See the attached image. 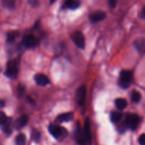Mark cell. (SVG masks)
Returning <instances> with one entry per match:
<instances>
[{"mask_svg":"<svg viewBox=\"0 0 145 145\" xmlns=\"http://www.w3.org/2000/svg\"><path fill=\"white\" fill-rule=\"evenodd\" d=\"M133 72L130 70H122L120 74L119 86L123 89H127L130 86L133 79Z\"/></svg>","mask_w":145,"mask_h":145,"instance_id":"obj_1","label":"cell"},{"mask_svg":"<svg viewBox=\"0 0 145 145\" xmlns=\"http://www.w3.org/2000/svg\"><path fill=\"white\" fill-rule=\"evenodd\" d=\"M140 122V118L135 113H128L126 115L125 119V125L128 128L134 130L138 126Z\"/></svg>","mask_w":145,"mask_h":145,"instance_id":"obj_2","label":"cell"},{"mask_svg":"<svg viewBox=\"0 0 145 145\" xmlns=\"http://www.w3.org/2000/svg\"><path fill=\"white\" fill-rule=\"evenodd\" d=\"M18 62L16 59H11L8 61L7 65L5 75L9 78H15L18 74Z\"/></svg>","mask_w":145,"mask_h":145,"instance_id":"obj_3","label":"cell"},{"mask_svg":"<svg viewBox=\"0 0 145 145\" xmlns=\"http://www.w3.org/2000/svg\"><path fill=\"white\" fill-rule=\"evenodd\" d=\"M91 140L90 123L89 118H86L84 122V126L83 129V145H90L91 144Z\"/></svg>","mask_w":145,"mask_h":145,"instance_id":"obj_4","label":"cell"},{"mask_svg":"<svg viewBox=\"0 0 145 145\" xmlns=\"http://www.w3.org/2000/svg\"><path fill=\"white\" fill-rule=\"evenodd\" d=\"M48 131L55 138H59L67 134L65 128L59 127L57 125L50 124L48 126Z\"/></svg>","mask_w":145,"mask_h":145,"instance_id":"obj_5","label":"cell"},{"mask_svg":"<svg viewBox=\"0 0 145 145\" xmlns=\"http://www.w3.org/2000/svg\"><path fill=\"white\" fill-rule=\"evenodd\" d=\"M72 41L75 43V45L79 48H84L85 45V39L83 33L81 31H75L71 35Z\"/></svg>","mask_w":145,"mask_h":145,"instance_id":"obj_6","label":"cell"},{"mask_svg":"<svg viewBox=\"0 0 145 145\" xmlns=\"http://www.w3.org/2000/svg\"><path fill=\"white\" fill-rule=\"evenodd\" d=\"M86 87L85 85H82L79 87L76 92V99L79 106H84L86 101Z\"/></svg>","mask_w":145,"mask_h":145,"instance_id":"obj_7","label":"cell"},{"mask_svg":"<svg viewBox=\"0 0 145 145\" xmlns=\"http://www.w3.org/2000/svg\"><path fill=\"white\" fill-rule=\"evenodd\" d=\"M23 44L27 48H33L38 43V39L35 35L28 34L23 38Z\"/></svg>","mask_w":145,"mask_h":145,"instance_id":"obj_8","label":"cell"},{"mask_svg":"<svg viewBox=\"0 0 145 145\" xmlns=\"http://www.w3.org/2000/svg\"><path fill=\"white\" fill-rule=\"evenodd\" d=\"M34 80L35 83L41 86H44L50 84V80L46 75L43 74H36L34 76Z\"/></svg>","mask_w":145,"mask_h":145,"instance_id":"obj_9","label":"cell"},{"mask_svg":"<svg viewBox=\"0 0 145 145\" xmlns=\"http://www.w3.org/2000/svg\"><path fill=\"white\" fill-rule=\"evenodd\" d=\"M106 14L103 11H96L89 15V18L93 22H99L106 18Z\"/></svg>","mask_w":145,"mask_h":145,"instance_id":"obj_10","label":"cell"},{"mask_svg":"<svg viewBox=\"0 0 145 145\" xmlns=\"http://www.w3.org/2000/svg\"><path fill=\"white\" fill-rule=\"evenodd\" d=\"M28 120V116H27L26 115H22V116L18 117V118L16 120L15 123H14V127H15L16 129H17V130L21 129L27 124Z\"/></svg>","mask_w":145,"mask_h":145,"instance_id":"obj_11","label":"cell"},{"mask_svg":"<svg viewBox=\"0 0 145 145\" xmlns=\"http://www.w3.org/2000/svg\"><path fill=\"white\" fill-rule=\"evenodd\" d=\"M134 46L140 52L145 53V38H137L135 40Z\"/></svg>","mask_w":145,"mask_h":145,"instance_id":"obj_12","label":"cell"},{"mask_svg":"<svg viewBox=\"0 0 145 145\" xmlns=\"http://www.w3.org/2000/svg\"><path fill=\"white\" fill-rule=\"evenodd\" d=\"M73 113L69 112V113H65L59 114L57 117L56 120L57 121L59 122V123H62V122H69L73 119Z\"/></svg>","mask_w":145,"mask_h":145,"instance_id":"obj_13","label":"cell"},{"mask_svg":"<svg viewBox=\"0 0 145 145\" xmlns=\"http://www.w3.org/2000/svg\"><path fill=\"white\" fill-rule=\"evenodd\" d=\"M115 105H116V107L119 110H122L127 107V102L125 99L118 98V99H116L115 100Z\"/></svg>","mask_w":145,"mask_h":145,"instance_id":"obj_14","label":"cell"},{"mask_svg":"<svg viewBox=\"0 0 145 145\" xmlns=\"http://www.w3.org/2000/svg\"><path fill=\"white\" fill-rule=\"evenodd\" d=\"M80 5V2L78 1H72V0H69V1H65V5L67 8H69V9H76Z\"/></svg>","mask_w":145,"mask_h":145,"instance_id":"obj_15","label":"cell"},{"mask_svg":"<svg viewBox=\"0 0 145 145\" xmlns=\"http://www.w3.org/2000/svg\"><path fill=\"white\" fill-rule=\"evenodd\" d=\"M122 116H123V115L120 112L113 111L110 113V120H111L112 123H116L120 121Z\"/></svg>","mask_w":145,"mask_h":145,"instance_id":"obj_16","label":"cell"},{"mask_svg":"<svg viewBox=\"0 0 145 145\" xmlns=\"http://www.w3.org/2000/svg\"><path fill=\"white\" fill-rule=\"evenodd\" d=\"M11 118H8L7 121L4 123L3 125H1V129H2L3 131L6 133L7 135H10L12 131L10 129V125H11Z\"/></svg>","mask_w":145,"mask_h":145,"instance_id":"obj_17","label":"cell"},{"mask_svg":"<svg viewBox=\"0 0 145 145\" xmlns=\"http://www.w3.org/2000/svg\"><path fill=\"white\" fill-rule=\"evenodd\" d=\"M26 141V137L24 134H19L16 137L15 142L16 145H24Z\"/></svg>","mask_w":145,"mask_h":145,"instance_id":"obj_18","label":"cell"},{"mask_svg":"<svg viewBox=\"0 0 145 145\" xmlns=\"http://www.w3.org/2000/svg\"><path fill=\"white\" fill-rule=\"evenodd\" d=\"M141 99V94L139 91L133 90L131 93V100L133 103H138Z\"/></svg>","mask_w":145,"mask_h":145,"instance_id":"obj_19","label":"cell"},{"mask_svg":"<svg viewBox=\"0 0 145 145\" xmlns=\"http://www.w3.org/2000/svg\"><path fill=\"white\" fill-rule=\"evenodd\" d=\"M14 4H15V1H13V0H4V1H2L3 6L5 8H9V9L14 8Z\"/></svg>","mask_w":145,"mask_h":145,"instance_id":"obj_20","label":"cell"},{"mask_svg":"<svg viewBox=\"0 0 145 145\" xmlns=\"http://www.w3.org/2000/svg\"><path fill=\"white\" fill-rule=\"evenodd\" d=\"M25 87L24 85H19L17 88V93H18V96L19 97H22L24 94H25Z\"/></svg>","mask_w":145,"mask_h":145,"instance_id":"obj_21","label":"cell"},{"mask_svg":"<svg viewBox=\"0 0 145 145\" xmlns=\"http://www.w3.org/2000/svg\"><path fill=\"white\" fill-rule=\"evenodd\" d=\"M16 33L14 32H9L7 35V41L8 42H11L14 40Z\"/></svg>","mask_w":145,"mask_h":145,"instance_id":"obj_22","label":"cell"},{"mask_svg":"<svg viewBox=\"0 0 145 145\" xmlns=\"http://www.w3.org/2000/svg\"><path fill=\"white\" fill-rule=\"evenodd\" d=\"M31 137H32V139L35 142H38L40 140V135L36 130H33L32 135H31Z\"/></svg>","mask_w":145,"mask_h":145,"instance_id":"obj_23","label":"cell"},{"mask_svg":"<svg viewBox=\"0 0 145 145\" xmlns=\"http://www.w3.org/2000/svg\"><path fill=\"white\" fill-rule=\"evenodd\" d=\"M7 120L8 119H7L5 113L3 111H1V113H0V123H1V125H3L7 121Z\"/></svg>","mask_w":145,"mask_h":145,"instance_id":"obj_24","label":"cell"},{"mask_svg":"<svg viewBox=\"0 0 145 145\" xmlns=\"http://www.w3.org/2000/svg\"><path fill=\"white\" fill-rule=\"evenodd\" d=\"M138 142L140 145H145V134L140 135L138 138Z\"/></svg>","mask_w":145,"mask_h":145,"instance_id":"obj_25","label":"cell"},{"mask_svg":"<svg viewBox=\"0 0 145 145\" xmlns=\"http://www.w3.org/2000/svg\"><path fill=\"white\" fill-rule=\"evenodd\" d=\"M28 4H29L31 7H35L39 4V1H37V0H31V1H28Z\"/></svg>","mask_w":145,"mask_h":145,"instance_id":"obj_26","label":"cell"},{"mask_svg":"<svg viewBox=\"0 0 145 145\" xmlns=\"http://www.w3.org/2000/svg\"><path fill=\"white\" fill-rule=\"evenodd\" d=\"M116 3H117V1H115V0H110V1H108L109 5H110V7H111V8H113V7L116 6Z\"/></svg>","mask_w":145,"mask_h":145,"instance_id":"obj_27","label":"cell"},{"mask_svg":"<svg viewBox=\"0 0 145 145\" xmlns=\"http://www.w3.org/2000/svg\"><path fill=\"white\" fill-rule=\"evenodd\" d=\"M141 16H142V18H144L145 19V7H143L141 11Z\"/></svg>","mask_w":145,"mask_h":145,"instance_id":"obj_28","label":"cell"},{"mask_svg":"<svg viewBox=\"0 0 145 145\" xmlns=\"http://www.w3.org/2000/svg\"><path fill=\"white\" fill-rule=\"evenodd\" d=\"M4 101H3L1 100V107L2 108L3 106H4Z\"/></svg>","mask_w":145,"mask_h":145,"instance_id":"obj_29","label":"cell"}]
</instances>
